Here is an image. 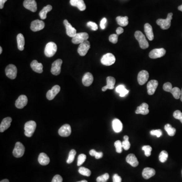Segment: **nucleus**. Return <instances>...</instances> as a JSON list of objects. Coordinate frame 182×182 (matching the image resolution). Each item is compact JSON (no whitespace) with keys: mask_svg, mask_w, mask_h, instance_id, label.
Instances as JSON below:
<instances>
[{"mask_svg":"<svg viewBox=\"0 0 182 182\" xmlns=\"http://www.w3.org/2000/svg\"><path fill=\"white\" fill-rule=\"evenodd\" d=\"M135 37L139 43L140 47L142 49H146L149 47V43L147 41L145 36L140 31H136L135 33Z\"/></svg>","mask_w":182,"mask_h":182,"instance_id":"1","label":"nucleus"},{"mask_svg":"<svg viewBox=\"0 0 182 182\" xmlns=\"http://www.w3.org/2000/svg\"><path fill=\"white\" fill-rule=\"evenodd\" d=\"M172 13H170L167 14V18L165 20L163 19H158L156 21L157 25H159L162 29H167L170 28L171 25V20L172 18Z\"/></svg>","mask_w":182,"mask_h":182,"instance_id":"2","label":"nucleus"},{"mask_svg":"<svg viewBox=\"0 0 182 182\" xmlns=\"http://www.w3.org/2000/svg\"><path fill=\"white\" fill-rule=\"evenodd\" d=\"M37 124L35 121L30 120L25 123L24 125V134L28 137H31L33 135L36 130Z\"/></svg>","mask_w":182,"mask_h":182,"instance_id":"3","label":"nucleus"},{"mask_svg":"<svg viewBox=\"0 0 182 182\" xmlns=\"http://www.w3.org/2000/svg\"><path fill=\"white\" fill-rule=\"evenodd\" d=\"M57 50V46L54 42H49L46 46L45 54L48 57H52L56 54Z\"/></svg>","mask_w":182,"mask_h":182,"instance_id":"4","label":"nucleus"},{"mask_svg":"<svg viewBox=\"0 0 182 182\" xmlns=\"http://www.w3.org/2000/svg\"><path fill=\"white\" fill-rule=\"evenodd\" d=\"M25 152V147L20 142H17L15 144V147L13 151V155L14 157L20 158L24 155Z\"/></svg>","mask_w":182,"mask_h":182,"instance_id":"5","label":"nucleus"},{"mask_svg":"<svg viewBox=\"0 0 182 182\" xmlns=\"http://www.w3.org/2000/svg\"><path fill=\"white\" fill-rule=\"evenodd\" d=\"M115 57L111 53H107L102 56L101 59V63L106 66H110L115 63Z\"/></svg>","mask_w":182,"mask_h":182,"instance_id":"6","label":"nucleus"},{"mask_svg":"<svg viewBox=\"0 0 182 182\" xmlns=\"http://www.w3.org/2000/svg\"><path fill=\"white\" fill-rule=\"evenodd\" d=\"M5 73L6 75L8 78L11 80H14L16 77L17 73L16 67L13 64H9L6 68Z\"/></svg>","mask_w":182,"mask_h":182,"instance_id":"7","label":"nucleus"},{"mask_svg":"<svg viewBox=\"0 0 182 182\" xmlns=\"http://www.w3.org/2000/svg\"><path fill=\"white\" fill-rule=\"evenodd\" d=\"M89 39V35L87 32L77 33L75 37H72V42L74 44H80Z\"/></svg>","mask_w":182,"mask_h":182,"instance_id":"8","label":"nucleus"},{"mask_svg":"<svg viewBox=\"0 0 182 182\" xmlns=\"http://www.w3.org/2000/svg\"><path fill=\"white\" fill-rule=\"evenodd\" d=\"M90 43L88 40L85 41L83 43H81L79 46L77 52L81 56H84L87 54L89 50L90 49Z\"/></svg>","mask_w":182,"mask_h":182,"instance_id":"9","label":"nucleus"},{"mask_svg":"<svg viewBox=\"0 0 182 182\" xmlns=\"http://www.w3.org/2000/svg\"><path fill=\"white\" fill-rule=\"evenodd\" d=\"M62 64V60L60 59L56 60L52 63L51 67V73L55 76H58L61 72V68Z\"/></svg>","mask_w":182,"mask_h":182,"instance_id":"10","label":"nucleus"},{"mask_svg":"<svg viewBox=\"0 0 182 182\" xmlns=\"http://www.w3.org/2000/svg\"><path fill=\"white\" fill-rule=\"evenodd\" d=\"M166 50L163 48L155 49L151 51L149 56L151 59L161 58L166 54Z\"/></svg>","mask_w":182,"mask_h":182,"instance_id":"11","label":"nucleus"},{"mask_svg":"<svg viewBox=\"0 0 182 182\" xmlns=\"http://www.w3.org/2000/svg\"><path fill=\"white\" fill-rule=\"evenodd\" d=\"M45 28V23L43 21L40 20H35L32 21L30 29L33 32H38L41 29H44Z\"/></svg>","mask_w":182,"mask_h":182,"instance_id":"12","label":"nucleus"},{"mask_svg":"<svg viewBox=\"0 0 182 182\" xmlns=\"http://www.w3.org/2000/svg\"><path fill=\"white\" fill-rule=\"evenodd\" d=\"M58 133L60 136L67 137L71 135L72 133V128L68 124H64L59 128Z\"/></svg>","mask_w":182,"mask_h":182,"instance_id":"13","label":"nucleus"},{"mask_svg":"<svg viewBox=\"0 0 182 182\" xmlns=\"http://www.w3.org/2000/svg\"><path fill=\"white\" fill-rule=\"evenodd\" d=\"M63 24L65 25V28L66 30V34L69 37H75L76 35V30L75 28H73L71 24H69L67 20H64L63 21Z\"/></svg>","mask_w":182,"mask_h":182,"instance_id":"14","label":"nucleus"},{"mask_svg":"<svg viewBox=\"0 0 182 182\" xmlns=\"http://www.w3.org/2000/svg\"><path fill=\"white\" fill-rule=\"evenodd\" d=\"M24 8L32 12H35L37 10V4L35 0H24Z\"/></svg>","mask_w":182,"mask_h":182,"instance_id":"15","label":"nucleus"},{"mask_svg":"<svg viewBox=\"0 0 182 182\" xmlns=\"http://www.w3.org/2000/svg\"><path fill=\"white\" fill-rule=\"evenodd\" d=\"M60 91V87L58 85H55L53 87L51 90H49L46 94L47 98L49 100H52L59 93Z\"/></svg>","mask_w":182,"mask_h":182,"instance_id":"16","label":"nucleus"},{"mask_svg":"<svg viewBox=\"0 0 182 182\" xmlns=\"http://www.w3.org/2000/svg\"><path fill=\"white\" fill-rule=\"evenodd\" d=\"M149 79V73L146 71H142L139 72L138 75V81L139 84L143 85Z\"/></svg>","mask_w":182,"mask_h":182,"instance_id":"17","label":"nucleus"},{"mask_svg":"<svg viewBox=\"0 0 182 182\" xmlns=\"http://www.w3.org/2000/svg\"><path fill=\"white\" fill-rule=\"evenodd\" d=\"M28 97L25 95L20 96L15 102V106L18 109H22L28 104Z\"/></svg>","mask_w":182,"mask_h":182,"instance_id":"18","label":"nucleus"},{"mask_svg":"<svg viewBox=\"0 0 182 182\" xmlns=\"http://www.w3.org/2000/svg\"><path fill=\"white\" fill-rule=\"evenodd\" d=\"M158 85V82L156 80H151L149 81L147 85L148 94L149 95H152L154 94L156 89Z\"/></svg>","mask_w":182,"mask_h":182,"instance_id":"19","label":"nucleus"},{"mask_svg":"<svg viewBox=\"0 0 182 182\" xmlns=\"http://www.w3.org/2000/svg\"><path fill=\"white\" fill-rule=\"evenodd\" d=\"M107 80V84L106 86L103 87L102 89V91L105 92L108 89L112 90L115 88V79L112 76H108L106 79Z\"/></svg>","mask_w":182,"mask_h":182,"instance_id":"20","label":"nucleus"},{"mask_svg":"<svg viewBox=\"0 0 182 182\" xmlns=\"http://www.w3.org/2000/svg\"><path fill=\"white\" fill-rule=\"evenodd\" d=\"M94 80L93 76L90 72H87L83 76L82 83L86 87L91 86Z\"/></svg>","mask_w":182,"mask_h":182,"instance_id":"21","label":"nucleus"},{"mask_svg":"<svg viewBox=\"0 0 182 182\" xmlns=\"http://www.w3.org/2000/svg\"><path fill=\"white\" fill-rule=\"evenodd\" d=\"M70 4L73 7H77L81 11L86 10V6L83 0H71Z\"/></svg>","mask_w":182,"mask_h":182,"instance_id":"22","label":"nucleus"},{"mask_svg":"<svg viewBox=\"0 0 182 182\" xmlns=\"http://www.w3.org/2000/svg\"><path fill=\"white\" fill-rule=\"evenodd\" d=\"M148 108H149V105L146 103H143L142 104L136 108V113L143 115H148L149 112Z\"/></svg>","mask_w":182,"mask_h":182,"instance_id":"23","label":"nucleus"},{"mask_svg":"<svg viewBox=\"0 0 182 182\" xmlns=\"http://www.w3.org/2000/svg\"><path fill=\"white\" fill-rule=\"evenodd\" d=\"M12 120V119L10 117H6L3 119L0 125V132H2L7 130L11 126Z\"/></svg>","mask_w":182,"mask_h":182,"instance_id":"24","label":"nucleus"},{"mask_svg":"<svg viewBox=\"0 0 182 182\" xmlns=\"http://www.w3.org/2000/svg\"><path fill=\"white\" fill-rule=\"evenodd\" d=\"M30 66L34 72L41 73L43 72V65L41 63H39L36 60H33L30 64Z\"/></svg>","mask_w":182,"mask_h":182,"instance_id":"25","label":"nucleus"},{"mask_svg":"<svg viewBox=\"0 0 182 182\" xmlns=\"http://www.w3.org/2000/svg\"><path fill=\"white\" fill-rule=\"evenodd\" d=\"M155 175V171L154 169L150 167H146L144 169L142 172V176L145 179H149L153 177Z\"/></svg>","mask_w":182,"mask_h":182,"instance_id":"26","label":"nucleus"},{"mask_svg":"<svg viewBox=\"0 0 182 182\" xmlns=\"http://www.w3.org/2000/svg\"><path fill=\"white\" fill-rule=\"evenodd\" d=\"M126 162L132 167H136L139 164V162L136 156L134 154H129L126 157Z\"/></svg>","mask_w":182,"mask_h":182,"instance_id":"27","label":"nucleus"},{"mask_svg":"<svg viewBox=\"0 0 182 182\" xmlns=\"http://www.w3.org/2000/svg\"><path fill=\"white\" fill-rule=\"evenodd\" d=\"M144 31L148 40L150 41L153 40L154 34H153V29L150 24H145L144 25Z\"/></svg>","mask_w":182,"mask_h":182,"instance_id":"28","label":"nucleus"},{"mask_svg":"<svg viewBox=\"0 0 182 182\" xmlns=\"http://www.w3.org/2000/svg\"><path fill=\"white\" fill-rule=\"evenodd\" d=\"M123 124L119 119H115L112 121V128L115 132H119L123 130Z\"/></svg>","mask_w":182,"mask_h":182,"instance_id":"29","label":"nucleus"},{"mask_svg":"<svg viewBox=\"0 0 182 182\" xmlns=\"http://www.w3.org/2000/svg\"><path fill=\"white\" fill-rule=\"evenodd\" d=\"M38 161L42 166H47L50 162V158L45 153H41L39 155Z\"/></svg>","mask_w":182,"mask_h":182,"instance_id":"30","label":"nucleus"},{"mask_svg":"<svg viewBox=\"0 0 182 182\" xmlns=\"http://www.w3.org/2000/svg\"><path fill=\"white\" fill-rule=\"evenodd\" d=\"M17 46L18 48L20 51H23L24 49L25 45V39L24 37V35L20 33L17 36Z\"/></svg>","mask_w":182,"mask_h":182,"instance_id":"31","label":"nucleus"},{"mask_svg":"<svg viewBox=\"0 0 182 182\" xmlns=\"http://www.w3.org/2000/svg\"><path fill=\"white\" fill-rule=\"evenodd\" d=\"M52 9V6L50 5L46 6L39 13V16L41 20H45L47 18V14Z\"/></svg>","mask_w":182,"mask_h":182,"instance_id":"32","label":"nucleus"},{"mask_svg":"<svg viewBox=\"0 0 182 182\" xmlns=\"http://www.w3.org/2000/svg\"><path fill=\"white\" fill-rule=\"evenodd\" d=\"M116 92L119 94V96L121 97H124L128 94V91L126 88L125 86L122 84L117 86L115 89Z\"/></svg>","mask_w":182,"mask_h":182,"instance_id":"33","label":"nucleus"},{"mask_svg":"<svg viewBox=\"0 0 182 182\" xmlns=\"http://www.w3.org/2000/svg\"><path fill=\"white\" fill-rule=\"evenodd\" d=\"M116 20L119 25L121 26H126L128 25V16H118L116 17Z\"/></svg>","mask_w":182,"mask_h":182,"instance_id":"34","label":"nucleus"},{"mask_svg":"<svg viewBox=\"0 0 182 182\" xmlns=\"http://www.w3.org/2000/svg\"><path fill=\"white\" fill-rule=\"evenodd\" d=\"M164 129L170 136H174L176 132V130L170 124H167L164 126Z\"/></svg>","mask_w":182,"mask_h":182,"instance_id":"35","label":"nucleus"},{"mask_svg":"<svg viewBox=\"0 0 182 182\" xmlns=\"http://www.w3.org/2000/svg\"><path fill=\"white\" fill-rule=\"evenodd\" d=\"M170 93L172 94L176 99H179L180 98L181 95V90L178 87L173 88L172 90H171V92Z\"/></svg>","mask_w":182,"mask_h":182,"instance_id":"36","label":"nucleus"},{"mask_svg":"<svg viewBox=\"0 0 182 182\" xmlns=\"http://www.w3.org/2000/svg\"><path fill=\"white\" fill-rule=\"evenodd\" d=\"M79 172L81 175L89 177L91 175V171L88 168H86L84 167H80L79 168Z\"/></svg>","mask_w":182,"mask_h":182,"instance_id":"37","label":"nucleus"},{"mask_svg":"<svg viewBox=\"0 0 182 182\" xmlns=\"http://www.w3.org/2000/svg\"><path fill=\"white\" fill-rule=\"evenodd\" d=\"M168 153L166 151H162L159 155V160L161 162H164L168 158Z\"/></svg>","mask_w":182,"mask_h":182,"instance_id":"38","label":"nucleus"},{"mask_svg":"<svg viewBox=\"0 0 182 182\" xmlns=\"http://www.w3.org/2000/svg\"><path fill=\"white\" fill-rule=\"evenodd\" d=\"M76 152L74 149L71 150L69 152V156L67 160V163L68 164H70L71 163L73 162V160L75 159V157L76 156Z\"/></svg>","mask_w":182,"mask_h":182,"instance_id":"39","label":"nucleus"},{"mask_svg":"<svg viewBox=\"0 0 182 182\" xmlns=\"http://www.w3.org/2000/svg\"><path fill=\"white\" fill-rule=\"evenodd\" d=\"M142 150L145 152V155L147 157H149L151 154L152 148L149 145H145L142 147Z\"/></svg>","mask_w":182,"mask_h":182,"instance_id":"40","label":"nucleus"},{"mask_svg":"<svg viewBox=\"0 0 182 182\" xmlns=\"http://www.w3.org/2000/svg\"><path fill=\"white\" fill-rule=\"evenodd\" d=\"M115 147L116 148V152L120 153L123 151V146H122V142L120 140H117L115 143Z\"/></svg>","mask_w":182,"mask_h":182,"instance_id":"41","label":"nucleus"},{"mask_svg":"<svg viewBox=\"0 0 182 182\" xmlns=\"http://www.w3.org/2000/svg\"><path fill=\"white\" fill-rule=\"evenodd\" d=\"M109 174L106 173L97 178L96 181L97 182H106L109 179Z\"/></svg>","mask_w":182,"mask_h":182,"instance_id":"42","label":"nucleus"},{"mask_svg":"<svg viewBox=\"0 0 182 182\" xmlns=\"http://www.w3.org/2000/svg\"><path fill=\"white\" fill-rule=\"evenodd\" d=\"M86 155L84 154H80L78 157V160H77V166H80L81 164H83L86 160Z\"/></svg>","mask_w":182,"mask_h":182,"instance_id":"43","label":"nucleus"},{"mask_svg":"<svg viewBox=\"0 0 182 182\" xmlns=\"http://www.w3.org/2000/svg\"><path fill=\"white\" fill-rule=\"evenodd\" d=\"M172 89V84L170 82L165 83L163 86V89L167 92H171Z\"/></svg>","mask_w":182,"mask_h":182,"instance_id":"44","label":"nucleus"},{"mask_svg":"<svg viewBox=\"0 0 182 182\" xmlns=\"http://www.w3.org/2000/svg\"><path fill=\"white\" fill-rule=\"evenodd\" d=\"M118 37H119V35L117 34H112L109 36V40L110 41L111 43H113V44H116L118 41Z\"/></svg>","mask_w":182,"mask_h":182,"instance_id":"45","label":"nucleus"},{"mask_svg":"<svg viewBox=\"0 0 182 182\" xmlns=\"http://www.w3.org/2000/svg\"><path fill=\"white\" fill-rule=\"evenodd\" d=\"M87 26L91 28L92 30L96 31L98 29V26L96 23L94 22H92V21H89V22L87 23Z\"/></svg>","mask_w":182,"mask_h":182,"instance_id":"46","label":"nucleus"},{"mask_svg":"<svg viewBox=\"0 0 182 182\" xmlns=\"http://www.w3.org/2000/svg\"><path fill=\"white\" fill-rule=\"evenodd\" d=\"M150 134L152 136H155L157 138H159L162 136V132L160 130H152L150 131Z\"/></svg>","mask_w":182,"mask_h":182,"instance_id":"47","label":"nucleus"},{"mask_svg":"<svg viewBox=\"0 0 182 182\" xmlns=\"http://www.w3.org/2000/svg\"><path fill=\"white\" fill-rule=\"evenodd\" d=\"M122 146L125 150H128L130 148L131 144L128 140H124V141L122 142Z\"/></svg>","mask_w":182,"mask_h":182,"instance_id":"48","label":"nucleus"},{"mask_svg":"<svg viewBox=\"0 0 182 182\" xmlns=\"http://www.w3.org/2000/svg\"><path fill=\"white\" fill-rule=\"evenodd\" d=\"M173 116L176 119H177L180 120L182 119V112L181 111L179 110H176L174 112Z\"/></svg>","mask_w":182,"mask_h":182,"instance_id":"49","label":"nucleus"},{"mask_svg":"<svg viewBox=\"0 0 182 182\" xmlns=\"http://www.w3.org/2000/svg\"><path fill=\"white\" fill-rule=\"evenodd\" d=\"M63 182V179L61 176L59 175H56L53 178L52 182Z\"/></svg>","mask_w":182,"mask_h":182,"instance_id":"50","label":"nucleus"},{"mask_svg":"<svg viewBox=\"0 0 182 182\" xmlns=\"http://www.w3.org/2000/svg\"><path fill=\"white\" fill-rule=\"evenodd\" d=\"M106 24H107V19L106 18H103L100 22V27L102 29H105Z\"/></svg>","mask_w":182,"mask_h":182,"instance_id":"51","label":"nucleus"},{"mask_svg":"<svg viewBox=\"0 0 182 182\" xmlns=\"http://www.w3.org/2000/svg\"><path fill=\"white\" fill-rule=\"evenodd\" d=\"M121 178L117 174H115L113 176V182H121Z\"/></svg>","mask_w":182,"mask_h":182,"instance_id":"52","label":"nucleus"},{"mask_svg":"<svg viewBox=\"0 0 182 182\" xmlns=\"http://www.w3.org/2000/svg\"><path fill=\"white\" fill-rule=\"evenodd\" d=\"M103 154L102 152H96L95 157L96 158L98 159L101 158L103 157Z\"/></svg>","mask_w":182,"mask_h":182,"instance_id":"53","label":"nucleus"},{"mask_svg":"<svg viewBox=\"0 0 182 182\" xmlns=\"http://www.w3.org/2000/svg\"><path fill=\"white\" fill-rule=\"evenodd\" d=\"M124 32V30L121 27H119V28H117L116 30V33L118 35H120L121 33H123Z\"/></svg>","mask_w":182,"mask_h":182,"instance_id":"54","label":"nucleus"},{"mask_svg":"<svg viewBox=\"0 0 182 182\" xmlns=\"http://www.w3.org/2000/svg\"><path fill=\"white\" fill-rule=\"evenodd\" d=\"M7 0H0V9H2L4 6V4Z\"/></svg>","mask_w":182,"mask_h":182,"instance_id":"55","label":"nucleus"},{"mask_svg":"<svg viewBox=\"0 0 182 182\" xmlns=\"http://www.w3.org/2000/svg\"><path fill=\"white\" fill-rule=\"evenodd\" d=\"M96 151L95 150H94V149H92L90 151V155H91L92 156H95L96 153Z\"/></svg>","mask_w":182,"mask_h":182,"instance_id":"56","label":"nucleus"},{"mask_svg":"<svg viewBox=\"0 0 182 182\" xmlns=\"http://www.w3.org/2000/svg\"><path fill=\"white\" fill-rule=\"evenodd\" d=\"M128 139H129V138H128V136H124V140H128Z\"/></svg>","mask_w":182,"mask_h":182,"instance_id":"57","label":"nucleus"},{"mask_svg":"<svg viewBox=\"0 0 182 182\" xmlns=\"http://www.w3.org/2000/svg\"><path fill=\"white\" fill-rule=\"evenodd\" d=\"M178 10L182 12V4L178 7Z\"/></svg>","mask_w":182,"mask_h":182,"instance_id":"58","label":"nucleus"},{"mask_svg":"<svg viewBox=\"0 0 182 182\" xmlns=\"http://www.w3.org/2000/svg\"><path fill=\"white\" fill-rule=\"evenodd\" d=\"M0 182H9V181L8 179H4L2 180Z\"/></svg>","mask_w":182,"mask_h":182,"instance_id":"59","label":"nucleus"},{"mask_svg":"<svg viewBox=\"0 0 182 182\" xmlns=\"http://www.w3.org/2000/svg\"><path fill=\"white\" fill-rule=\"evenodd\" d=\"M2 51H3V50H2V47H0V54H2Z\"/></svg>","mask_w":182,"mask_h":182,"instance_id":"60","label":"nucleus"},{"mask_svg":"<svg viewBox=\"0 0 182 182\" xmlns=\"http://www.w3.org/2000/svg\"><path fill=\"white\" fill-rule=\"evenodd\" d=\"M180 99H181V101L182 102V90H181V97H180Z\"/></svg>","mask_w":182,"mask_h":182,"instance_id":"61","label":"nucleus"},{"mask_svg":"<svg viewBox=\"0 0 182 182\" xmlns=\"http://www.w3.org/2000/svg\"><path fill=\"white\" fill-rule=\"evenodd\" d=\"M88 182V181H86V180H83V181H80V182Z\"/></svg>","mask_w":182,"mask_h":182,"instance_id":"62","label":"nucleus"},{"mask_svg":"<svg viewBox=\"0 0 182 182\" xmlns=\"http://www.w3.org/2000/svg\"><path fill=\"white\" fill-rule=\"evenodd\" d=\"M180 121H181V123L182 124V119H181V120H180Z\"/></svg>","mask_w":182,"mask_h":182,"instance_id":"63","label":"nucleus"},{"mask_svg":"<svg viewBox=\"0 0 182 182\" xmlns=\"http://www.w3.org/2000/svg\"></svg>","mask_w":182,"mask_h":182,"instance_id":"64","label":"nucleus"}]
</instances>
